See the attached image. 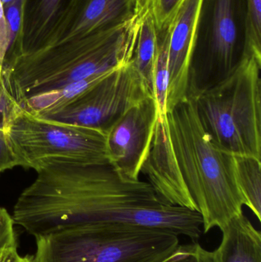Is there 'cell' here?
<instances>
[{"label": "cell", "instance_id": "28", "mask_svg": "<svg viewBox=\"0 0 261 262\" xmlns=\"http://www.w3.org/2000/svg\"><path fill=\"white\" fill-rule=\"evenodd\" d=\"M15 246H18V244L15 245V246H9V247L6 248V249L0 251V262L6 261V258H7L8 255H9V251H10L12 247Z\"/></svg>", "mask_w": 261, "mask_h": 262}, {"label": "cell", "instance_id": "16", "mask_svg": "<svg viewBox=\"0 0 261 262\" xmlns=\"http://www.w3.org/2000/svg\"><path fill=\"white\" fill-rule=\"evenodd\" d=\"M120 67L121 66L102 73L97 74L89 78L70 83L63 87L31 97L23 101L20 106L35 116L44 118L61 110L75 101L78 97L101 82Z\"/></svg>", "mask_w": 261, "mask_h": 262}, {"label": "cell", "instance_id": "30", "mask_svg": "<svg viewBox=\"0 0 261 262\" xmlns=\"http://www.w3.org/2000/svg\"><path fill=\"white\" fill-rule=\"evenodd\" d=\"M2 3H3V6H7V5L10 4L12 2L15 1V0H1Z\"/></svg>", "mask_w": 261, "mask_h": 262}, {"label": "cell", "instance_id": "3", "mask_svg": "<svg viewBox=\"0 0 261 262\" xmlns=\"http://www.w3.org/2000/svg\"><path fill=\"white\" fill-rule=\"evenodd\" d=\"M138 18L16 57L3 66L9 92L20 105L31 97L126 64L132 56Z\"/></svg>", "mask_w": 261, "mask_h": 262}, {"label": "cell", "instance_id": "6", "mask_svg": "<svg viewBox=\"0 0 261 262\" xmlns=\"http://www.w3.org/2000/svg\"><path fill=\"white\" fill-rule=\"evenodd\" d=\"M4 128L18 166L38 172L56 163L109 164L106 130L40 118L21 106Z\"/></svg>", "mask_w": 261, "mask_h": 262}, {"label": "cell", "instance_id": "31", "mask_svg": "<svg viewBox=\"0 0 261 262\" xmlns=\"http://www.w3.org/2000/svg\"><path fill=\"white\" fill-rule=\"evenodd\" d=\"M148 1V0H140L141 4H142V6H144V5L146 4V3Z\"/></svg>", "mask_w": 261, "mask_h": 262}, {"label": "cell", "instance_id": "10", "mask_svg": "<svg viewBox=\"0 0 261 262\" xmlns=\"http://www.w3.org/2000/svg\"><path fill=\"white\" fill-rule=\"evenodd\" d=\"M202 0H183L170 23L167 112L190 93L192 61Z\"/></svg>", "mask_w": 261, "mask_h": 262}, {"label": "cell", "instance_id": "21", "mask_svg": "<svg viewBox=\"0 0 261 262\" xmlns=\"http://www.w3.org/2000/svg\"><path fill=\"white\" fill-rule=\"evenodd\" d=\"M249 29L253 52L261 57V0H248Z\"/></svg>", "mask_w": 261, "mask_h": 262}, {"label": "cell", "instance_id": "9", "mask_svg": "<svg viewBox=\"0 0 261 262\" xmlns=\"http://www.w3.org/2000/svg\"><path fill=\"white\" fill-rule=\"evenodd\" d=\"M157 121V105L150 95L126 111L106 130L109 164L125 180L139 181Z\"/></svg>", "mask_w": 261, "mask_h": 262}, {"label": "cell", "instance_id": "23", "mask_svg": "<svg viewBox=\"0 0 261 262\" xmlns=\"http://www.w3.org/2000/svg\"><path fill=\"white\" fill-rule=\"evenodd\" d=\"M19 106L8 89L3 75V66L0 64V126L5 127L9 118Z\"/></svg>", "mask_w": 261, "mask_h": 262}, {"label": "cell", "instance_id": "8", "mask_svg": "<svg viewBox=\"0 0 261 262\" xmlns=\"http://www.w3.org/2000/svg\"><path fill=\"white\" fill-rule=\"evenodd\" d=\"M150 95L129 61L61 110L42 118L107 130L126 111Z\"/></svg>", "mask_w": 261, "mask_h": 262}, {"label": "cell", "instance_id": "14", "mask_svg": "<svg viewBox=\"0 0 261 262\" xmlns=\"http://www.w3.org/2000/svg\"><path fill=\"white\" fill-rule=\"evenodd\" d=\"M222 262H261V234L244 213L222 229Z\"/></svg>", "mask_w": 261, "mask_h": 262}, {"label": "cell", "instance_id": "7", "mask_svg": "<svg viewBox=\"0 0 261 262\" xmlns=\"http://www.w3.org/2000/svg\"><path fill=\"white\" fill-rule=\"evenodd\" d=\"M251 55L261 58L251 49L248 0H202L192 75L199 69L221 79Z\"/></svg>", "mask_w": 261, "mask_h": 262}, {"label": "cell", "instance_id": "17", "mask_svg": "<svg viewBox=\"0 0 261 262\" xmlns=\"http://www.w3.org/2000/svg\"><path fill=\"white\" fill-rule=\"evenodd\" d=\"M236 183L244 206L261 221V160L249 157H234Z\"/></svg>", "mask_w": 261, "mask_h": 262}, {"label": "cell", "instance_id": "4", "mask_svg": "<svg viewBox=\"0 0 261 262\" xmlns=\"http://www.w3.org/2000/svg\"><path fill=\"white\" fill-rule=\"evenodd\" d=\"M261 58L244 57L218 82L193 93L212 141L234 157L261 160Z\"/></svg>", "mask_w": 261, "mask_h": 262}, {"label": "cell", "instance_id": "25", "mask_svg": "<svg viewBox=\"0 0 261 262\" xmlns=\"http://www.w3.org/2000/svg\"><path fill=\"white\" fill-rule=\"evenodd\" d=\"M18 166V160L12 152L4 127L0 126V173Z\"/></svg>", "mask_w": 261, "mask_h": 262}, {"label": "cell", "instance_id": "18", "mask_svg": "<svg viewBox=\"0 0 261 262\" xmlns=\"http://www.w3.org/2000/svg\"><path fill=\"white\" fill-rule=\"evenodd\" d=\"M170 24L158 29L157 57L153 69V97L157 105L158 118L167 114V94L169 87L168 51Z\"/></svg>", "mask_w": 261, "mask_h": 262}, {"label": "cell", "instance_id": "1", "mask_svg": "<svg viewBox=\"0 0 261 262\" xmlns=\"http://www.w3.org/2000/svg\"><path fill=\"white\" fill-rule=\"evenodd\" d=\"M12 215L35 238L86 225L117 223L125 211L162 203L147 182L128 181L110 164L56 163L38 170Z\"/></svg>", "mask_w": 261, "mask_h": 262}, {"label": "cell", "instance_id": "12", "mask_svg": "<svg viewBox=\"0 0 261 262\" xmlns=\"http://www.w3.org/2000/svg\"><path fill=\"white\" fill-rule=\"evenodd\" d=\"M141 172L147 177V183L161 201L198 211L172 146L167 115L158 118L151 149Z\"/></svg>", "mask_w": 261, "mask_h": 262}, {"label": "cell", "instance_id": "22", "mask_svg": "<svg viewBox=\"0 0 261 262\" xmlns=\"http://www.w3.org/2000/svg\"><path fill=\"white\" fill-rule=\"evenodd\" d=\"M157 29L170 24L183 0H150Z\"/></svg>", "mask_w": 261, "mask_h": 262}, {"label": "cell", "instance_id": "29", "mask_svg": "<svg viewBox=\"0 0 261 262\" xmlns=\"http://www.w3.org/2000/svg\"><path fill=\"white\" fill-rule=\"evenodd\" d=\"M22 262H35L34 256H31V255H26V256H24V259H23Z\"/></svg>", "mask_w": 261, "mask_h": 262}, {"label": "cell", "instance_id": "24", "mask_svg": "<svg viewBox=\"0 0 261 262\" xmlns=\"http://www.w3.org/2000/svg\"><path fill=\"white\" fill-rule=\"evenodd\" d=\"M14 225L12 215L0 207V251L18 244Z\"/></svg>", "mask_w": 261, "mask_h": 262}, {"label": "cell", "instance_id": "27", "mask_svg": "<svg viewBox=\"0 0 261 262\" xmlns=\"http://www.w3.org/2000/svg\"><path fill=\"white\" fill-rule=\"evenodd\" d=\"M18 246H14L9 251V255L6 258V261L5 262H22L24 259V257L21 256L18 253Z\"/></svg>", "mask_w": 261, "mask_h": 262}, {"label": "cell", "instance_id": "13", "mask_svg": "<svg viewBox=\"0 0 261 262\" xmlns=\"http://www.w3.org/2000/svg\"><path fill=\"white\" fill-rule=\"evenodd\" d=\"M73 2L74 0H24L18 52L4 64L19 55L32 53L47 47Z\"/></svg>", "mask_w": 261, "mask_h": 262}, {"label": "cell", "instance_id": "15", "mask_svg": "<svg viewBox=\"0 0 261 262\" xmlns=\"http://www.w3.org/2000/svg\"><path fill=\"white\" fill-rule=\"evenodd\" d=\"M158 29L150 1L143 6L135 34L133 52L130 61L153 95V77L157 57Z\"/></svg>", "mask_w": 261, "mask_h": 262}, {"label": "cell", "instance_id": "5", "mask_svg": "<svg viewBox=\"0 0 261 262\" xmlns=\"http://www.w3.org/2000/svg\"><path fill=\"white\" fill-rule=\"evenodd\" d=\"M35 239V262H159L179 246L173 232L123 223L86 225Z\"/></svg>", "mask_w": 261, "mask_h": 262}, {"label": "cell", "instance_id": "19", "mask_svg": "<svg viewBox=\"0 0 261 262\" xmlns=\"http://www.w3.org/2000/svg\"><path fill=\"white\" fill-rule=\"evenodd\" d=\"M159 262H222L219 248L209 251L197 242L179 245L176 250Z\"/></svg>", "mask_w": 261, "mask_h": 262}, {"label": "cell", "instance_id": "20", "mask_svg": "<svg viewBox=\"0 0 261 262\" xmlns=\"http://www.w3.org/2000/svg\"><path fill=\"white\" fill-rule=\"evenodd\" d=\"M23 2L24 0H15L4 6L5 15L9 28V46L3 64L12 59L18 52L21 38Z\"/></svg>", "mask_w": 261, "mask_h": 262}, {"label": "cell", "instance_id": "11", "mask_svg": "<svg viewBox=\"0 0 261 262\" xmlns=\"http://www.w3.org/2000/svg\"><path fill=\"white\" fill-rule=\"evenodd\" d=\"M142 8L140 0H74L48 46L119 27L136 18Z\"/></svg>", "mask_w": 261, "mask_h": 262}, {"label": "cell", "instance_id": "2", "mask_svg": "<svg viewBox=\"0 0 261 262\" xmlns=\"http://www.w3.org/2000/svg\"><path fill=\"white\" fill-rule=\"evenodd\" d=\"M167 120L182 178L202 215V230H222L243 213L234 156L222 151L204 129L193 93L167 112Z\"/></svg>", "mask_w": 261, "mask_h": 262}, {"label": "cell", "instance_id": "26", "mask_svg": "<svg viewBox=\"0 0 261 262\" xmlns=\"http://www.w3.org/2000/svg\"><path fill=\"white\" fill-rule=\"evenodd\" d=\"M9 46V32L4 6L0 0V64L3 66Z\"/></svg>", "mask_w": 261, "mask_h": 262}]
</instances>
